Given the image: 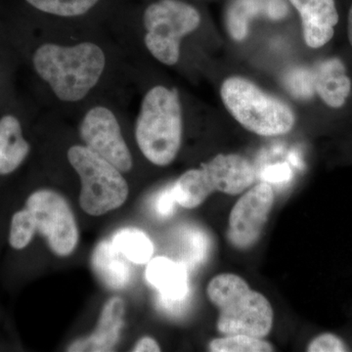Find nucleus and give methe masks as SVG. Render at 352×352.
<instances>
[{
  "instance_id": "1",
  "label": "nucleus",
  "mask_w": 352,
  "mask_h": 352,
  "mask_svg": "<svg viewBox=\"0 0 352 352\" xmlns=\"http://www.w3.org/2000/svg\"><path fill=\"white\" fill-rule=\"evenodd\" d=\"M36 74L64 102L82 100L100 80L106 56L100 46L82 43L73 46L45 43L32 57Z\"/></svg>"
},
{
  "instance_id": "2",
  "label": "nucleus",
  "mask_w": 352,
  "mask_h": 352,
  "mask_svg": "<svg viewBox=\"0 0 352 352\" xmlns=\"http://www.w3.org/2000/svg\"><path fill=\"white\" fill-rule=\"evenodd\" d=\"M208 298L219 309L217 327L223 335H247L263 339L273 325L267 298L238 275H217L208 284Z\"/></svg>"
},
{
  "instance_id": "3",
  "label": "nucleus",
  "mask_w": 352,
  "mask_h": 352,
  "mask_svg": "<svg viewBox=\"0 0 352 352\" xmlns=\"http://www.w3.org/2000/svg\"><path fill=\"white\" fill-rule=\"evenodd\" d=\"M139 149L159 166L175 161L182 145V113L175 90L157 85L146 94L135 129Z\"/></svg>"
},
{
  "instance_id": "4",
  "label": "nucleus",
  "mask_w": 352,
  "mask_h": 352,
  "mask_svg": "<svg viewBox=\"0 0 352 352\" xmlns=\"http://www.w3.org/2000/svg\"><path fill=\"white\" fill-rule=\"evenodd\" d=\"M220 94L234 119L258 135H284L295 126V113L288 104L265 94L247 78H227Z\"/></svg>"
},
{
  "instance_id": "5",
  "label": "nucleus",
  "mask_w": 352,
  "mask_h": 352,
  "mask_svg": "<svg viewBox=\"0 0 352 352\" xmlns=\"http://www.w3.org/2000/svg\"><path fill=\"white\" fill-rule=\"evenodd\" d=\"M254 166L240 155H217L201 168L183 173L171 186L176 203L185 208H198L214 192L238 195L256 182Z\"/></svg>"
},
{
  "instance_id": "6",
  "label": "nucleus",
  "mask_w": 352,
  "mask_h": 352,
  "mask_svg": "<svg viewBox=\"0 0 352 352\" xmlns=\"http://www.w3.org/2000/svg\"><path fill=\"white\" fill-rule=\"evenodd\" d=\"M68 159L82 182L80 207L90 215H103L126 203L129 185L122 171L87 146L69 148Z\"/></svg>"
},
{
  "instance_id": "7",
  "label": "nucleus",
  "mask_w": 352,
  "mask_h": 352,
  "mask_svg": "<svg viewBox=\"0 0 352 352\" xmlns=\"http://www.w3.org/2000/svg\"><path fill=\"white\" fill-rule=\"evenodd\" d=\"M146 47L157 61L173 66L180 57L184 36L198 29V10L180 0H159L150 4L143 15Z\"/></svg>"
},
{
  "instance_id": "8",
  "label": "nucleus",
  "mask_w": 352,
  "mask_h": 352,
  "mask_svg": "<svg viewBox=\"0 0 352 352\" xmlns=\"http://www.w3.org/2000/svg\"><path fill=\"white\" fill-rule=\"evenodd\" d=\"M27 208L36 221L38 232L47 240L51 251L67 256L75 251L78 230L75 215L64 197L51 191L39 190L30 196Z\"/></svg>"
},
{
  "instance_id": "9",
  "label": "nucleus",
  "mask_w": 352,
  "mask_h": 352,
  "mask_svg": "<svg viewBox=\"0 0 352 352\" xmlns=\"http://www.w3.org/2000/svg\"><path fill=\"white\" fill-rule=\"evenodd\" d=\"M274 204L268 182L254 185L234 206L229 217L227 237L233 247L247 250L258 242Z\"/></svg>"
},
{
  "instance_id": "10",
  "label": "nucleus",
  "mask_w": 352,
  "mask_h": 352,
  "mask_svg": "<svg viewBox=\"0 0 352 352\" xmlns=\"http://www.w3.org/2000/svg\"><path fill=\"white\" fill-rule=\"evenodd\" d=\"M80 136L88 149L115 166L122 173L132 168V157L117 118L110 109H90L80 124Z\"/></svg>"
},
{
  "instance_id": "11",
  "label": "nucleus",
  "mask_w": 352,
  "mask_h": 352,
  "mask_svg": "<svg viewBox=\"0 0 352 352\" xmlns=\"http://www.w3.org/2000/svg\"><path fill=\"white\" fill-rule=\"evenodd\" d=\"M302 22L303 38L311 48H320L333 38L339 14L335 0H289Z\"/></svg>"
},
{
  "instance_id": "12",
  "label": "nucleus",
  "mask_w": 352,
  "mask_h": 352,
  "mask_svg": "<svg viewBox=\"0 0 352 352\" xmlns=\"http://www.w3.org/2000/svg\"><path fill=\"white\" fill-rule=\"evenodd\" d=\"M288 12L285 0H235L227 9V31L234 41H242L249 34L250 22L254 18L281 20Z\"/></svg>"
},
{
  "instance_id": "13",
  "label": "nucleus",
  "mask_w": 352,
  "mask_h": 352,
  "mask_svg": "<svg viewBox=\"0 0 352 352\" xmlns=\"http://www.w3.org/2000/svg\"><path fill=\"white\" fill-rule=\"evenodd\" d=\"M146 279L160 292L162 300L173 305L183 302L189 293L188 274L182 263L164 256L151 259L146 270Z\"/></svg>"
},
{
  "instance_id": "14",
  "label": "nucleus",
  "mask_w": 352,
  "mask_h": 352,
  "mask_svg": "<svg viewBox=\"0 0 352 352\" xmlns=\"http://www.w3.org/2000/svg\"><path fill=\"white\" fill-rule=\"evenodd\" d=\"M124 300L117 296L110 298L99 318L98 325L89 337L76 340L71 344L68 351H111L119 340L120 331L124 326Z\"/></svg>"
},
{
  "instance_id": "15",
  "label": "nucleus",
  "mask_w": 352,
  "mask_h": 352,
  "mask_svg": "<svg viewBox=\"0 0 352 352\" xmlns=\"http://www.w3.org/2000/svg\"><path fill=\"white\" fill-rule=\"evenodd\" d=\"M315 92L331 108H340L351 94V78L338 58L324 60L314 69Z\"/></svg>"
},
{
  "instance_id": "16",
  "label": "nucleus",
  "mask_w": 352,
  "mask_h": 352,
  "mask_svg": "<svg viewBox=\"0 0 352 352\" xmlns=\"http://www.w3.org/2000/svg\"><path fill=\"white\" fill-rule=\"evenodd\" d=\"M124 256L112 242L102 241L92 254V267L95 274L108 288L124 289L131 280V270Z\"/></svg>"
},
{
  "instance_id": "17",
  "label": "nucleus",
  "mask_w": 352,
  "mask_h": 352,
  "mask_svg": "<svg viewBox=\"0 0 352 352\" xmlns=\"http://www.w3.org/2000/svg\"><path fill=\"white\" fill-rule=\"evenodd\" d=\"M30 144L23 136L17 118L4 116L0 119V175L13 173L25 161Z\"/></svg>"
},
{
  "instance_id": "18",
  "label": "nucleus",
  "mask_w": 352,
  "mask_h": 352,
  "mask_svg": "<svg viewBox=\"0 0 352 352\" xmlns=\"http://www.w3.org/2000/svg\"><path fill=\"white\" fill-rule=\"evenodd\" d=\"M112 243L131 263L144 264L151 261L154 247L143 231L136 228L122 229L115 234Z\"/></svg>"
},
{
  "instance_id": "19",
  "label": "nucleus",
  "mask_w": 352,
  "mask_h": 352,
  "mask_svg": "<svg viewBox=\"0 0 352 352\" xmlns=\"http://www.w3.org/2000/svg\"><path fill=\"white\" fill-rule=\"evenodd\" d=\"M212 352H271L274 347L259 338L247 335H226L212 340L208 346Z\"/></svg>"
},
{
  "instance_id": "20",
  "label": "nucleus",
  "mask_w": 352,
  "mask_h": 352,
  "mask_svg": "<svg viewBox=\"0 0 352 352\" xmlns=\"http://www.w3.org/2000/svg\"><path fill=\"white\" fill-rule=\"evenodd\" d=\"M32 7L51 15L76 17L87 13L99 0H25Z\"/></svg>"
},
{
  "instance_id": "21",
  "label": "nucleus",
  "mask_w": 352,
  "mask_h": 352,
  "mask_svg": "<svg viewBox=\"0 0 352 352\" xmlns=\"http://www.w3.org/2000/svg\"><path fill=\"white\" fill-rule=\"evenodd\" d=\"M36 231V219L31 210L25 208L13 215L9 242L14 249H25L32 242Z\"/></svg>"
},
{
  "instance_id": "22",
  "label": "nucleus",
  "mask_w": 352,
  "mask_h": 352,
  "mask_svg": "<svg viewBox=\"0 0 352 352\" xmlns=\"http://www.w3.org/2000/svg\"><path fill=\"white\" fill-rule=\"evenodd\" d=\"M283 83L289 94L302 100L312 98L315 94L312 69L303 67L289 69L284 76Z\"/></svg>"
},
{
  "instance_id": "23",
  "label": "nucleus",
  "mask_w": 352,
  "mask_h": 352,
  "mask_svg": "<svg viewBox=\"0 0 352 352\" xmlns=\"http://www.w3.org/2000/svg\"><path fill=\"white\" fill-rule=\"evenodd\" d=\"M347 347L342 340L332 333H323L315 338L309 346L307 351L309 352H344L347 351Z\"/></svg>"
},
{
  "instance_id": "24",
  "label": "nucleus",
  "mask_w": 352,
  "mask_h": 352,
  "mask_svg": "<svg viewBox=\"0 0 352 352\" xmlns=\"http://www.w3.org/2000/svg\"><path fill=\"white\" fill-rule=\"evenodd\" d=\"M292 170L287 164H277L267 166L263 173V178L266 182L279 183L287 182L291 178Z\"/></svg>"
},
{
  "instance_id": "25",
  "label": "nucleus",
  "mask_w": 352,
  "mask_h": 352,
  "mask_svg": "<svg viewBox=\"0 0 352 352\" xmlns=\"http://www.w3.org/2000/svg\"><path fill=\"white\" fill-rule=\"evenodd\" d=\"M175 203V196H173L171 187H170V188L164 190L163 193L160 194V196L157 197V212L163 217H168L173 214Z\"/></svg>"
},
{
  "instance_id": "26",
  "label": "nucleus",
  "mask_w": 352,
  "mask_h": 352,
  "mask_svg": "<svg viewBox=\"0 0 352 352\" xmlns=\"http://www.w3.org/2000/svg\"><path fill=\"white\" fill-rule=\"evenodd\" d=\"M133 351H161V349H160L156 340L151 339V338H143L134 346Z\"/></svg>"
},
{
  "instance_id": "27",
  "label": "nucleus",
  "mask_w": 352,
  "mask_h": 352,
  "mask_svg": "<svg viewBox=\"0 0 352 352\" xmlns=\"http://www.w3.org/2000/svg\"><path fill=\"white\" fill-rule=\"evenodd\" d=\"M347 31H349V38L352 46V6L349 13V27H347Z\"/></svg>"
}]
</instances>
